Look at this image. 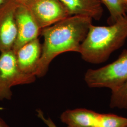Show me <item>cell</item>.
Wrapping results in <instances>:
<instances>
[{
    "mask_svg": "<svg viewBox=\"0 0 127 127\" xmlns=\"http://www.w3.org/2000/svg\"><path fill=\"white\" fill-rule=\"evenodd\" d=\"M92 19L82 16H71L42 29L44 37L42 53L35 76L43 77L57 56L66 52H79Z\"/></svg>",
    "mask_w": 127,
    "mask_h": 127,
    "instance_id": "6da1fadb",
    "label": "cell"
},
{
    "mask_svg": "<svg viewBox=\"0 0 127 127\" xmlns=\"http://www.w3.org/2000/svg\"><path fill=\"white\" fill-rule=\"evenodd\" d=\"M127 38L126 15L108 26L92 24L81 45L79 53L82 59L88 63H102L124 44Z\"/></svg>",
    "mask_w": 127,
    "mask_h": 127,
    "instance_id": "7a4b0ae2",
    "label": "cell"
},
{
    "mask_svg": "<svg viewBox=\"0 0 127 127\" xmlns=\"http://www.w3.org/2000/svg\"><path fill=\"white\" fill-rule=\"evenodd\" d=\"M84 81L91 88L117 89L127 81V50H123L118 59L96 69H90L84 75Z\"/></svg>",
    "mask_w": 127,
    "mask_h": 127,
    "instance_id": "3957f363",
    "label": "cell"
},
{
    "mask_svg": "<svg viewBox=\"0 0 127 127\" xmlns=\"http://www.w3.org/2000/svg\"><path fill=\"white\" fill-rule=\"evenodd\" d=\"M60 120L70 127H126L127 118L114 114H100L85 108L69 109Z\"/></svg>",
    "mask_w": 127,
    "mask_h": 127,
    "instance_id": "277c9868",
    "label": "cell"
},
{
    "mask_svg": "<svg viewBox=\"0 0 127 127\" xmlns=\"http://www.w3.org/2000/svg\"><path fill=\"white\" fill-rule=\"evenodd\" d=\"M18 3L28 9L41 29L71 16L59 0H28Z\"/></svg>",
    "mask_w": 127,
    "mask_h": 127,
    "instance_id": "5b68a950",
    "label": "cell"
},
{
    "mask_svg": "<svg viewBox=\"0 0 127 127\" xmlns=\"http://www.w3.org/2000/svg\"><path fill=\"white\" fill-rule=\"evenodd\" d=\"M0 79L5 91L11 97L12 87L32 83L36 77L24 73L19 69L15 53L11 50L2 52L0 55Z\"/></svg>",
    "mask_w": 127,
    "mask_h": 127,
    "instance_id": "8992f818",
    "label": "cell"
},
{
    "mask_svg": "<svg viewBox=\"0 0 127 127\" xmlns=\"http://www.w3.org/2000/svg\"><path fill=\"white\" fill-rule=\"evenodd\" d=\"M18 3L16 0H4L0 6V51L12 50L18 31L15 11Z\"/></svg>",
    "mask_w": 127,
    "mask_h": 127,
    "instance_id": "52a82bcc",
    "label": "cell"
},
{
    "mask_svg": "<svg viewBox=\"0 0 127 127\" xmlns=\"http://www.w3.org/2000/svg\"><path fill=\"white\" fill-rule=\"evenodd\" d=\"M18 34L12 50L16 52L27 42L38 38L42 29L27 8L18 3L15 11Z\"/></svg>",
    "mask_w": 127,
    "mask_h": 127,
    "instance_id": "ba28073f",
    "label": "cell"
},
{
    "mask_svg": "<svg viewBox=\"0 0 127 127\" xmlns=\"http://www.w3.org/2000/svg\"><path fill=\"white\" fill-rule=\"evenodd\" d=\"M15 53L19 69L24 73L35 76L42 53V45L39 39L27 42Z\"/></svg>",
    "mask_w": 127,
    "mask_h": 127,
    "instance_id": "9c48e42d",
    "label": "cell"
},
{
    "mask_svg": "<svg viewBox=\"0 0 127 127\" xmlns=\"http://www.w3.org/2000/svg\"><path fill=\"white\" fill-rule=\"evenodd\" d=\"M71 16H82L99 20L103 14L100 0H59Z\"/></svg>",
    "mask_w": 127,
    "mask_h": 127,
    "instance_id": "30bf717a",
    "label": "cell"
},
{
    "mask_svg": "<svg viewBox=\"0 0 127 127\" xmlns=\"http://www.w3.org/2000/svg\"><path fill=\"white\" fill-rule=\"evenodd\" d=\"M109 11L110 17L108 22L110 25L117 22L120 18L126 15L125 5L121 0H100Z\"/></svg>",
    "mask_w": 127,
    "mask_h": 127,
    "instance_id": "8fae6325",
    "label": "cell"
},
{
    "mask_svg": "<svg viewBox=\"0 0 127 127\" xmlns=\"http://www.w3.org/2000/svg\"><path fill=\"white\" fill-rule=\"evenodd\" d=\"M111 92L110 107L112 109H127V81Z\"/></svg>",
    "mask_w": 127,
    "mask_h": 127,
    "instance_id": "7c38bea8",
    "label": "cell"
},
{
    "mask_svg": "<svg viewBox=\"0 0 127 127\" xmlns=\"http://www.w3.org/2000/svg\"><path fill=\"white\" fill-rule=\"evenodd\" d=\"M37 116L48 127H58L50 117H46L43 112L41 109L37 110Z\"/></svg>",
    "mask_w": 127,
    "mask_h": 127,
    "instance_id": "4fadbf2b",
    "label": "cell"
},
{
    "mask_svg": "<svg viewBox=\"0 0 127 127\" xmlns=\"http://www.w3.org/2000/svg\"><path fill=\"white\" fill-rule=\"evenodd\" d=\"M11 98V97H10L5 91L0 79V101H2L4 99L10 100Z\"/></svg>",
    "mask_w": 127,
    "mask_h": 127,
    "instance_id": "5bb4252c",
    "label": "cell"
},
{
    "mask_svg": "<svg viewBox=\"0 0 127 127\" xmlns=\"http://www.w3.org/2000/svg\"><path fill=\"white\" fill-rule=\"evenodd\" d=\"M0 127H10L0 117Z\"/></svg>",
    "mask_w": 127,
    "mask_h": 127,
    "instance_id": "9a60e30c",
    "label": "cell"
},
{
    "mask_svg": "<svg viewBox=\"0 0 127 127\" xmlns=\"http://www.w3.org/2000/svg\"><path fill=\"white\" fill-rule=\"evenodd\" d=\"M17 1V2L18 3H21V2H25V1H27L28 0H16Z\"/></svg>",
    "mask_w": 127,
    "mask_h": 127,
    "instance_id": "2e32d148",
    "label": "cell"
},
{
    "mask_svg": "<svg viewBox=\"0 0 127 127\" xmlns=\"http://www.w3.org/2000/svg\"><path fill=\"white\" fill-rule=\"evenodd\" d=\"M121 1L123 2V4H124V5L127 3V0H121Z\"/></svg>",
    "mask_w": 127,
    "mask_h": 127,
    "instance_id": "e0dca14e",
    "label": "cell"
},
{
    "mask_svg": "<svg viewBox=\"0 0 127 127\" xmlns=\"http://www.w3.org/2000/svg\"><path fill=\"white\" fill-rule=\"evenodd\" d=\"M3 0H0V6L2 4V3H3Z\"/></svg>",
    "mask_w": 127,
    "mask_h": 127,
    "instance_id": "ac0fdd59",
    "label": "cell"
},
{
    "mask_svg": "<svg viewBox=\"0 0 127 127\" xmlns=\"http://www.w3.org/2000/svg\"><path fill=\"white\" fill-rule=\"evenodd\" d=\"M125 10H126V12H127V3L125 5Z\"/></svg>",
    "mask_w": 127,
    "mask_h": 127,
    "instance_id": "d6986e66",
    "label": "cell"
},
{
    "mask_svg": "<svg viewBox=\"0 0 127 127\" xmlns=\"http://www.w3.org/2000/svg\"><path fill=\"white\" fill-rule=\"evenodd\" d=\"M0 109H1V108H0Z\"/></svg>",
    "mask_w": 127,
    "mask_h": 127,
    "instance_id": "ffe728a7",
    "label": "cell"
},
{
    "mask_svg": "<svg viewBox=\"0 0 127 127\" xmlns=\"http://www.w3.org/2000/svg\"></svg>",
    "mask_w": 127,
    "mask_h": 127,
    "instance_id": "44dd1931",
    "label": "cell"
},
{
    "mask_svg": "<svg viewBox=\"0 0 127 127\" xmlns=\"http://www.w3.org/2000/svg\"></svg>",
    "mask_w": 127,
    "mask_h": 127,
    "instance_id": "7402d4cb",
    "label": "cell"
}]
</instances>
